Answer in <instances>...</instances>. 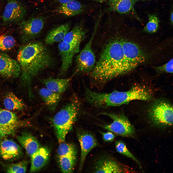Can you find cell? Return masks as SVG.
I'll use <instances>...</instances> for the list:
<instances>
[{"label": "cell", "instance_id": "cell-1", "mask_svg": "<svg viewBox=\"0 0 173 173\" xmlns=\"http://www.w3.org/2000/svg\"><path fill=\"white\" fill-rule=\"evenodd\" d=\"M106 38L90 72L93 83L97 87L139 67H151L160 61L162 49L159 42L133 28L117 25Z\"/></svg>", "mask_w": 173, "mask_h": 173}, {"label": "cell", "instance_id": "cell-2", "mask_svg": "<svg viewBox=\"0 0 173 173\" xmlns=\"http://www.w3.org/2000/svg\"><path fill=\"white\" fill-rule=\"evenodd\" d=\"M17 59L21 69V80L26 88L29 97L33 96L31 88L33 78L40 72L51 67L54 60L48 49L41 42L31 41L21 46Z\"/></svg>", "mask_w": 173, "mask_h": 173}, {"label": "cell", "instance_id": "cell-3", "mask_svg": "<svg viewBox=\"0 0 173 173\" xmlns=\"http://www.w3.org/2000/svg\"><path fill=\"white\" fill-rule=\"evenodd\" d=\"M152 92L141 85L132 87L126 91H114L109 93H99L92 90L87 97L88 103L96 107L105 108L120 106L135 100L148 101L152 97Z\"/></svg>", "mask_w": 173, "mask_h": 173}, {"label": "cell", "instance_id": "cell-4", "mask_svg": "<svg viewBox=\"0 0 173 173\" xmlns=\"http://www.w3.org/2000/svg\"><path fill=\"white\" fill-rule=\"evenodd\" d=\"M80 103L76 96L73 95L70 101L55 115L52 122L59 142L65 140L79 113Z\"/></svg>", "mask_w": 173, "mask_h": 173}, {"label": "cell", "instance_id": "cell-5", "mask_svg": "<svg viewBox=\"0 0 173 173\" xmlns=\"http://www.w3.org/2000/svg\"><path fill=\"white\" fill-rule=\"evenodd\" d=\"M148 113L156 126L163 128L173 125V106L165 100H158L153 102L149 108Z\"/></svg>", "mask_w": 173, "mask_h": 173}, {"label": "cell", "instance_id": "cell-6", "mask_svg": "<svg viewBox=\"0 0 173 173\" xmlns=\"http://www.w3.org/2000/svg\"><path fill=\"white\" fill-rule=\"evenodd\" d=\"M113 120L111 124L102 127L104 129L120 136L125 137L133 136L135 134V128L128 118L123 114L103 112Z\"/></svg>", "mask_w": 173, "mask_h": 173}, {"label": "cell", "instance_id": "cell-7", "mask_svg": "<svg viewBox=\"0 0 173 173\" xmlns=\"http://www.w3.org/2000/svg\"><path fill=\"white\" fill-rule=\"evenodd\" d=\"M27 123L19 120L15 113L0 107V140L13 134Z\"/></svg>", "mask_w": 173, "mask_h": 173}, {"label": "cell", "instance_id": "cell-8", "mask_svg": "<svg viewBox=\"0 0 173 173\" xmlns=\"http://www.w3.org/2000/svg\"><path fill=\"white\" fill-rule=\"evenodd\" d=\"M41 17L31 19L21 23L19 26L21 41L25 44L32 41L40 33L44 25Z\"/></svg>", "mask_w": 173, "mask_h": 173}, {"label": "cell", "instance_id": "cell-9", "mask_svg": "<svg viewBox=\"0 0 173 173\" xmlns=\"http://www.w3.org/2000/svg\"><path fill=\"white\" fill-rule=\"evenodd\" d=\"M95 33L94 31L88 42L77 57V69L81 72L90 73L95 64V57L92 46Z\"/></svg>", "mask_w": 173, "mask_h": 173}, {"label": "cell", "instance_id": "cell-10", "mask_svg": "<svg viewBox=\"0 0 173 173\" xmlns=\"http://www.w3.org/2000/svg\"><path fill=\"white\" fill-rule=\"evenodd\" d=\"M80 46L62 41L58 45V49L62 60L60 75L65 74L71 66L75 55L79 52Z\"/></svg>", "mask_w": 173, "mask_h": 173}, {"label": "cell", "instance_id": "cell-11", "mask_svg": "<svg viewBox=\"0 0 173 173\" xmlns=\"http://www.w3.org/2000/svg\"><path fill=\"white\" fill-rule=\"evenodd\" d=\"M26 13L25 7L15 0H9L5 6L2 16L6 23L17 22L22 20Z\"/></svg>", "mask_w": 173, "mask_h": 173}, {"label": "cell", "instance_id": "cell-12", "mask_svg": "<svg viewBox=\"0 0 173 173\" xmlns=\"http://www.w3.org/2000/svg\"><path fill=\"white\" fill-rule=\"evenodd\" d=\"M77 135L81 148L79 168L81 169L88 154L97 146L98 143L95 137L87 132L79 131L77 133Z\"/></svg>", "mask_w": 173, "mask_h": 173}, {"label": "cell", "instance_id": "cell-13", "mask_svg": "<svg viewBox=\"0 0 173 173\" xmlns=\"http://www.w3.org/2000/svg\"><path fill=\"white\" fill-rule=\"evenodd\" d=\"M20 73L19 63L7 55L0 53V75L6 77L16 78Z\"/></svg>", "mask_w": 173, "mask_h": 173}, {"label": "cell", "instance_id": "cell-14", "mask_svg": "<svg viewBox=\"0 0 173 173\" xmlns=\"http://www.w3.org/2000/svg\"><path fill=\"white\" fill-rule=\"evenodd\" d=\"M0 142V156L4 159L11 160L17 158L22 154L21 147L13 140L3 138Z\"/></svg>", "mask_w": 173, "mask_h": 173}, {"label": "cell", "instance_id": "cell-15", "mask_svg": "<svg viewBox=\"0 0 173 173\" xmlns=\"http://www.w3.org/2000/svg\"><path fill=\"white\" fill-rule=\"evenodd\" d=\"M145 0H108L110 10L119 13L132 15L137 16L134 5L138 1Z\"/></svg>", "mask_w": 173, "mask_h": 173}, {"label": "cell", "instance_id": "cell-16", "mask_svg": "<svg viewBox=\"0 0 173 173\" xmlns=\"http://www.w3.org/2000/svg\"><path fill=\"white\" fill-rule=\"evenodd\" d=\"M50 152L48 148L40 147L31 156L30 172H36L43 167L48 161Z\"/></svg>", "mask_w": 173, "mask_h": 173}, {"label": "cell", "instance_id": "cell-17", "mask_svg": "<svg viewBox=\"0 0 173 173\" xmlns=\"http://www.w3.org/2000/svg\"><path fill=\"white\" fill-rule=\"evenodd\" d=\"M94 173H121L124 169L116 161L111 159L101 158L97 161Z\"/></svg>", "mask_w": 173, "mask_h": 173}, {"label": "cell", "instance_id": "cell-18", "mask_svg": "<svg viewBox=\"0 0 173 173\" xmlns=\"http://www.w3.org/2000/svg\"><path fill=\"white\" fill-rule=\"evenodd\" d=\"M17 139L30 157L41 147L36 138L29 133H23L17 136Z\"/></svg>", "mask_w": 173, "mask_h": 173}, {"label": "cell", "instance_id": "cell-19", "mask_svg": "<svg viewBox=\"0 0 173 173\" xmlns=\"http://www.w3.org/2000/svg\"><path fill=\"white\" fill-rule=\"evenodd\" d=\"M70 28L69 24L66 23L52 29L46 36L44 40L45 43L50 45L63 41Z\"/></svg>", "mask_w": 173, "mask_h": 173}, {"label": "cell", "instance_id": "cell-20", "mask_svg": "<svg viewBox=\"0 0 173 173\" xmlns=\"http://www.w3.org/2000/svg\"><path fill=\"white\" fill-rule=\"evenodd\" d=\"M72 78L55 79L49 78L41 80L46 88L54 92L61 94L68 87Z\"/></svg>", "mask_w": 173, "mask_h": 173}, {"label": "cell", "instance_id": "cell-21", "mask_svg": "<svg viewBox=\"0 0 173 173\" xmlns=\"http://www.w3.org/2000/svg\"><path fill=\"white\" fill-rule=\"evenodd\" d=\"M39 93L41 98L49 108L52 111L55 110L61 99L60 94L46 88L41 89Z\"/></svg>", "mask_w": 173, "mask_h": 173}, {"label": "cell", "instance_id": "cell-22", "mask_svg": "<svg viewBox=\"0 0 173 173\" xmlns=\"http://www.w3.org/2000/svg\"><path fill=\"white\" fill-rule=\"evenodd\" d=\"M84 8L79 1L72 0L69 2L62 5L57 10L58 13L68 17L75 16L81 13Z\"/></svg>", "mask_w": 173, "mask_h": 173}, {"label": "cell", "instance_id": "cell-23", "mask_svg": "<svg viewBox=\"0 0 173 173\" xmlns=\"http://www.w3.org/2000/svg\"><path fill=\"white\" fill-rule=\"evenodd\" d=\"M85 33L82 27L80 26L77 25L67 33L63 41L80 46L85 36Z\"/></svg>", "mask_w": 173, "mask_h": 173}, {"label": "cell", "instance_id": "cell-24", "mask_svg": "<svg viewBox=\"0 0 173 173\" xmlns=\"http://www.w3.org/2000/svg\"><path fill=\"white\" fill-rule=\"evenodd\" d=\"M3 104L6 109L10 111L21 110L25 107L23 101L11 92L6 95L4 100Z\"/></svg>", "mask_w": 173, "mask_h": 173}, {"label": "cell", "instance_id": "cell-25", "mask_svg": "<svg viewBox=\"0 0 173 173\" xmlns=\"http://www.w3.org/2000/svg\"><path fill=\"white\" fill-rule=\"evenodd\" d=\"M59 157V163L62 171L64 173L72 172L77 157L67 156Z\"/></svg>", "mask_w": 173, "mask_h": 173}, {"label": "cell", "instance_id": "cell-26", "mask_svg": "<svg viewBox=\"0 0 173 173\" xmlns=\"http://www.w3.org/2000/svg\"><path fill=\"white\" fill-rule=\"evenodd\" d=\"M60 143L57 151L59 157L67 156L77 157V149L74 145L64 142Z\"/></svg>", "mask_w": 173, "mask_h": 173}, {"label": "cell", "instance_id": "cell-27", "mask_svg": "<svg viewBox=\"0 0 173 173\" xmlns=\"http://www.w3.org/2000/svg\"><path fill=\"white\" fill-rule=\"evenodd\" d=\"M148 23L143 29V31L146 33L152 34L157 31L159 25V20L157 17L154 14L148 15Z\"/></svg>", "mask_w": 173, "mask_h": 173}, {"label": "cell", "instance_id": "cell-28", "mask_svg": "<svg viewBox=\"0 0 173 173\" xmlns=\"http://www.w3.org/2000/svg\"><path fill=\"white\" fill-rule=\"evenodd\" d=\"M28 161H23L6 166L5 171L7 173H25L26 171Z\"/></svg>", "mask_w": 173, "mask_h": 173}, {"label": "cell", "instance_id": "cell-29", "mask_svg": "<svg viewBox=\"0 0 173 173\" xmlns=\"http://www.w3.org/2000/svg\"><path fill=\"white\" fill-rule=\"evenodd\" d=\"M15 41L11 36L7 35H0V50L7 51L11 49L15 45Z\"/></svg>", "mask_w": 173, "mask_h": 173}, {"label": "cell", "instance_id": "cell-30", "mask_svg": "<svg viewBox=\"0 0 173 173\" xmlns=\"http://www.w3.org/2000/svg\"><path fill=\"white\" fill-rule=\"evenodd\" d=\"M116 150L119 153L130 158L135 161L141 168L140 164L138 160L130 152L125 144L122 141H117L115 142Z\"/></svg>", "mask_w": 173, "mask_h": 173}, {"label": "cell", "instance_id": "cell-31", "mask_svg": "<svg viewBox=\"0 0 173 173\" xmlns=\"http://www.w3.org/2000/svg\"><path fill=\"white\" fill-rule=\"evenodd\" d=\"M151 67L159 74L167 73L173 74V58L164 64L153 66Z\"/></svg>", "mask_w": 173, "mask_h": 173}, {"label": "cell", "instance_id": "cell-32", "mask_svg": "<svg viewBox=\"0 0 173 173\" xmlns=\"http://www.w3.org/2000/svg\"><path fill=\"white\" fill-rule=\"evenodd\" d=\"M102 135L104 140L105 142H111L114 140L115 136L111 131L107 132H100Z\"/></svg>", "mask_w": 173, "mask_h": 173}, {"label": "cell", "instance_id": "cell-33", "mask_svg": "<svg viewBox=\"0 0 173 173\" xmlns=\"http://www.w3.org/2000/svg\"><path fill=\"white\" fill-rule=\"evenodd\" d=\"M59 2L62 4H63L67 3L72 0H55Z\"/></svg>", "mask_w": 173, "mask_h": 173}, {"label": "cell", "instance_id": "cell-34", "mask_svg": "<svg viewBox=\"0 0 173 173\" xmlns=\"http://www.w3.org/2000/svg\"><path fill=\"white\" fill-rule=\"evenodd\" d=\"M170 20L172 23L173 24V8L172 9L170 14Z\"/></svg>", "mask_w": 173, "mask_h": 173}, {"label": "cell", "instance_id": "cell-35", "mask_svg": "<svg viewBox=\"0 0 173 173\" xmlns=\"http://www.w3.org/2000/svg\"><path fill=\"white\" fill-rule=\"evenodd\" d=\"M92 0L96 2H99L100 3H102L105 1L106 0Z\"/></svg>", "mask_w": 173, "mask_h": 173}]
</instances>
